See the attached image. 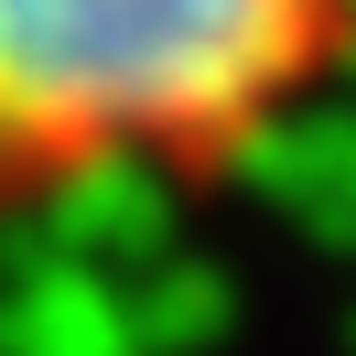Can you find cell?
<instances>
[{
    "mask_svg": "<svg viewBox=\"0 0 356 356\" xmlns=\"http://www.w3.org/2000/svg\"><path fill=\"white\" fill-rule=\"evenodd\" d=\"M356 65V0H0V227L119 184L216 195Z\"/></svg>",
    "mask_w": 356,
    "mask_h": 356,
    "instance_id": "1",
    "label": "cell"
}]
</instances>
